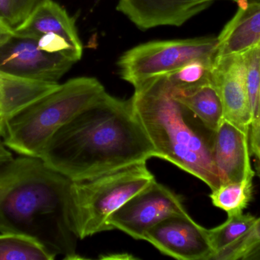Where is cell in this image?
<instances>
[{
	"mask_svg": "<svg viewBox=\"0 0 260 260\" xmlns=\"http://www.w3.org/2000/svg\"><path fill=\"white\" fill-rule=\"evenodd\" d=\"M157 157L131 99L105 92L62 125L39 158L72 181L92 178Z\"/></svg>",
	"mask_w": 260,
	"mask_h": 260,
	"instance_id": "6da1fadb",
	"label": "cell"
},
{
	"mask_svg": "<svg viewBox=\"0 0 260 260\" xmlns=\"http://www.w3.org/2000/svg\"><path fill=\"white\" fill-rule=\"evenodd\" d=\"M72 183L41 159L27 157L0 188V232L33 238L55 258H81L72 220Z\"/></svg>",
	"mask_w": 260,
	"mask_h": 260,
	"instance_id": "7a4b0ae2",
	"label": "cell"
},
{
	"mask_svg": "<svg viewBox=\"0 0 260 260\" xmlns=\"http://www.w3.org/2000/svg\"><path fill=\"white\" fill-rule=\"evenodd\" d=\"M135 88L133 109L157 158L197 177L213 191L221 185L212 156L213 132L171 92L166 75Z\"/></svg>",
	"mask_w": 260,
	"mask_h": 260,
	"instance_id": "3957f363",
	"label": "cell"
},
{
	"mask_svg": "<svg viewBox=\"0 0 260 260\" xmlns=\"http://www.w3.org/2000/svg\"><path fill=\"white\" fill-rule=\"evenodd\" d=\"M105 92L93 77L74 78L59 84L54 91L9 119L2 141L18 155L39 158L52 136Z\"/></svg>",
	"mask_w": 260,
	"mask_h": 260,
	"instance_id": "277c9868",
	"label": "cell"
},
{
	"mask_svg": "<svg viewBox=\"0 0 260 260\" xmlns=\"http://www.w3.org/2000/svg\"><path fill=\"white\" fill-rule=\"evenodd\" d=\"M155 180L146 163H136L92 178L73 181L71 214L79 239L112 230L110 217L133 195Z\"/></svg>",
	"mask_w": 260,
	"mask_h": 260,
	"instance_id": "5b68a950",
	"label": "cell"
},
{
	"mask_svg": "<svg viewBox=\"0 0 260 260\" xmlns=\"http://www.w3.org/2000/svg\"><path fill=\"white\" fill-rule=\"evenodd\" d=\"M218 44V37L150 41L120 56L119 73L136 87L147 79L169 74L192 60L214 58Z\"/></svg>",
	"mask_w": 260,
	"mask_h": 260,
	"instance_id": "8992f818",
	"label": "cell"
},
{
	"mask_svg": "<svg viewBox=\"0 0 260 260\" xmlns=\"http://www.w3.org/2000/svg\"><path fill=\"white\" fill-rule=\"evenodd\" d=\"M186 212L183 198L154 180L116 211L108 224L134 239L145 240L153 226L171 215Z\"/></svg>",
	"mask_w": 260,
	"mask_h": 260,
	"instance_id": "52a82bcc",
	"label": "cell"
},
{
	"mask_svg": "<svg viewBox=\"0 0 260 260\" xmlns=\"http://www.w3.org/2000/svg\"><path fill=\"white\" fill-rule=\"evenodd\" d=\"M167 256L183 260H212L215 252L209 229L187 212L162 220L145 234V240Z\"/></svg>",
	"mask_w": 260,
	"mask_h": 260,
	"instance_id": "ba28073f",
	"label": "cell"
},
{
	"mask_svg": "<svg viewBox=\"0 0 260 260\" xmlns=\"http://www.w3.org/2000/svg\"><path fill=\"white\" fill-rule=\"evenodd\" d=\"M74 62L39 48L37 39L14 33L0 47V73L57 82Z\"/></svg>",
	"mask_w": 260,
	"mask_h": 260,
	"instance_id": "9c48e42d",
	"label": "cell"
},
{
	"mask_svg": "<svg viewBox=\"0 0 260 260\" xmlns=\"http://www.w3.org/2000/svg\"><path fill=\"white\" fill-rule=\"evenodd\" d=\"M210 81L221 98L224 119L249 134L253 119L244 53L214 56Z\"/></svg>",
	"mask_w": 260,
	"mask_h": 260,
	"instance_id": "30bf717a",
	"label": "cell"
},
{
	"mask_svg": "<svg viewBox=\"0 0 260 260\" xmlns=\"http://www.w3.org/2000/svg\"><path fill=\"white\" fill-rule=\"evenodd\" d=\"M215 0H119L117 10L143 30L180 26Z\"/></svg>",
	"mask_w": 260,
	"mask_h": 260,
	"instance_id": "8fae6325",
	"label": "cell"
},
{
	"mask_svg": "<svg viewBox=\"0 0 260 260\" xmlns=\"http://www.w3.org/2000/svg\"><path fill=\"white\" fill-rule=\"evenodd\" d=\"M212 160L221 184L255 177L250 160L249 134L224 119L212 139Z\"/></svg>",
	"mask_w": 260,
	"mask_h": 260,
	"instance_id": "7c38bea8",
	"label": "cell"
},
{
	"mask_svg": "<svg viewBox=\"0 0 260 260\" xmlns=\"http://www.w3.org/2000/svg\"><path fill=\"white\" fill-rule=\"evenodd\" d=\"M14 33L21 36L38 38L46 33H54L67 39L77 51L83 48L79 39L76 21L60 5L53 0H45Z\"/></svg>",
	"mask_w": 260,
	"mask_h": 260,
	"instance_id": "4fadbf2b",
	"label": "cell"
},
{
	"mask_svg": "<svg viewBox=\"0 0 260 260\" xmlns=\"http://www.w3.org/2000/svg\"><path fill=\"white\" fill-rule=\"evenodd\" d=\"M215 56L241 53L260 43V3L238 8L218 36Z\"/></svg>",
	"mask_w": 260,
	"mask_h": 260,
	"instance_id": "5bb4252c",
	"label": "cell"
},
{
	"mask_svg": "<svg viewBox=\"0 0 260 260\" xmlns=\"http://www.w3.org/2000/svg\"><path fill=\"white\" fill-rule=\"evenodd\" d=\"M3 81V116L9 119L58 88V82L36 80L0 73Z\"/></svg>",
	"mask_w": 260,
	"mask_h": 260,
	"instance_id": "9a60e30c",
	"label": "cell"
},
{
	"mask_svg": "<svg viewBox=\"0 0 260 260\" xmlns=\"http://www.w3.org/2000/svg\"><path fill=\"white\" fill-rule=\"evenodd\" d=\"M174 97L184 104L212 132H215L224 120L221 98L211 82H206L189 93L174 96Z\"/></svg>",
	"mask_w": 260,
	"mask_h": 260,
	"instance_id": "2e32d148",
	"label": "cell"
},
{
	"mask_svg": "<svg viewBox=\"0 0 260 260\" xmlns=\"http://www.w3.org/2000/svg\"><path fill=\"white\" fill-rule=\"evenodd\" d=\"M253 178L248 177L240 182L221 184L209 195L212 205L228 215L244 213L253 199Z\"/></svg>",
	"mask_w": 260,
	"mask_h": 260,
	"instance_id": "e0dca14e",
	"label": "cell"
},
{
	"mask_svg": "<svg viewBox=\"0 0 260 260\" xmlns=\"http://www.w3.org/2000/svg\"><path fill=\"white\" fill-rule=\"evenodd\" d=\"M213 58L196 59L166 75L174 96H180L211 82L210 70Z\"/></svg>",
	"mask_w": 260,
	"mask_h": 260,
	"instance_id": "ac0fdd59",
	"label": "cell"
},
{
	"mask_svg": "<svg viewBox=\"0 0 260 260\" xmlns=\"http://www.w3.org/2000/svg\"><path fill=\"white\" fill-rule=\"evenodd\" d=\"M42 245L25 235L0 232V260H53Z\"/></svg>",
	"mask_w": 260,
	"mask_h": 260,
	"instance_id": "d6986e66",
	"label": "cell"
},
{
	"mask_svg": "<svg viewBox=\"0 0 260 260\" xmlns=\"http://www.w3.org/2000/svg\"><path fill=\"white\" fill-rule=\"evenodd\" d=\"M256 221L257 218L251 214L228 215L227 221L221 225L209 229V238L215 252L214 256L250 232Z\"/></svg>",
	"mask_w": 260,
	"mask_h": 260,
	"instance_id": "ffe728a7",
	"label": "cell"
},
{
	"mask_svg": "<svg viewBox=\"0 0 260 260\" xmlns=\"http://www.w3.org/2000/svg\"><path fill=\"white\" fill-rule=\"evenodd\" d=\"M247 84L253 122L260 119V43L244 52Z\"/></svg>",
	"mask_w": 260,
	"mask_h": 260,
	"instance_id": "44dd1931",
	"label": "cell"
},
{
	"mask_svg": "<svg viewBox=\"0 0 260 260\" xmlns=\"http://www.w3.org/2000/svg\"><path fill=\"white\" fill-rule=\"evenodd\" d=\"M260 247V217L253 228L244 236L217 253L212 260H244Z\"/></svg>",
	"mask_w": 260,
	"mask_h": 260,
	"instance_id": "7402d4cb",
	"label": "cell"
},
{
	"mask_svg": "<svg viewBox=\"0 0 260 260\" xmlns=\"http://www.w3.org/2000/svg\"><path fill=\"white\" fill-rule=\"evenodd\" d=\"M45 0H0V15L13 30L21 27Z\"/></svg>",
	"mask_w": 260,
	"mask_h": 260,
	"instance_id": "603a6c76",
	"label": "cell"
},
{
	"mask_svg": "<svg viewBox=\"0 0 260 260\" xmlns=\"http://www.w3.org/2000/svg\"><path fill=\"white\" fill-rule=\"evenodd\" d=\"M40 49L50 53L60 54L76 63L82 57V53L65 38L54 33H46L36 38Z\"/></svg>",
	"mask_w": 260,
	"mask_h": 260,
	"instance_id": "cb8c5ba5",
	"label": "cell"
},
{
	"mask_svg": "<svg viewBox=\"0 0 260 260\" xmlns=\"http://www.w3.org/2000/svg\"><path fill=\"white\" fill-rule=\"evenodd\" d=\"M250 154L255 157L256 174L260 179V119L253 123L249 131Z\"/></svg>",
	"mask_w": 260,
	"mask_h": 260,
	"instance_id": "d4e9b609",
	"label": "cell"
},
{
	"mask_svg": "<svg viewBox=\"0 0 260 260\" xmlns=\"http://www.w3.org/2000/svg\"><path fill=\"white\" fill-rule=\"evenodd\" d=\"M25 157L20 156L9 161L0 162V187L19 169Z\"/></svg>",
	"mask_w": 260,
	"mask_h": 260,
	"instance_id": "484cf974",
	"label": "cell"
},
{
	"mask_svg": "<svg viewBox=\"0 0 260 260\" xmlns=\"http://www.w3.org/2000/svg\"><path fill=\"white\" fill-rule=\"evenodd\" d=\"M14 34V30L0 15V47Z\"/></svg>",
	"mask_w": 260,
	"mask_h": 260,
	"instance_id": "4316f807",
	"label": "cell"
},
{
	"mask_svg": "<svg viewBox=\"0 0 260 260\" xmlns=\"http://www.w3.org/2000/svg\"><path fill=\"white\" fill-rule=\"evenodd\" d=\"M14 159L13 154L9 148L5 146L2 140H0V162L9 161Z\"/></svg>",
	"mask_w": 260,
	"mask_h": 260,
	"instance_id": "83f0119b",
	"label": "cell"
},
{
	"mask_svg": "<svg viewBox=\"0 0 260 260\" xmlns=\"http://www.w3.org/2000/svg\"><path fill=\"white\" fill-rule=\"evenodd\" d=\"M5 123L3 116V81L0 76V137L3 136L4 131Z\"/></svg>",
	"mask_w": 260,
	"mask_h": 260,
	"instance_id": "f1b7e54d",
	"label": "cell"
},
{
	"mask_svg": "<svg viewBox=\"0 0 260 260\" xmlns=\"http://www.w3.org/2000/svg\"><path fill=\"white\" fill-rule=\"evenodd\" d=\"M238 5V8L245 7L249 5L260 3V0H231Z\"/></svg>",
	"mask_w": 260,
	"mask_h": 260,
	"instance_id": "f546056e",
	"label": "cell"
},
{
	"mask_svg": "<svg viewBox=\"0 0 260 260\" xmlns=\"http://www.w3.org/2000/svg\"><path fill=\"white\" fill-rule=\"evenodd\" d=\"M244 260H260V247L252 251Z\"/></svg>",
	"mask_w": 260,
	"mask_h": 260,
	"instance_id": "4dcf8cb0",
	"label": "cell"
},
{
	"mask_svg": "<svg viewBox=\"0 0 260 260\" xmlns=\"http://www.w3.org/2000/svg\"><path fill=\"white\" fill-rule=\"evenodd\" d=\"M0 140H2V139H1V137H0Z\"/></svg>",
	"mask_w": 260,
	"mask_h": 260,
	"instance_id": "1f68e13d",
	"label": "cell"
}]
</instances>
